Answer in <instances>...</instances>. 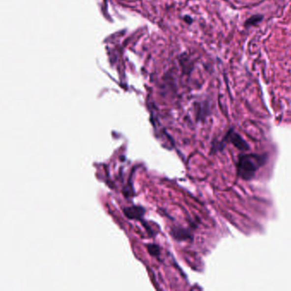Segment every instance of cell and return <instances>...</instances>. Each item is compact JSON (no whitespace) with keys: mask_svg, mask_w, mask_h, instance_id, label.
<instances>
[{"mask_svg":"<svg viewBox=\"0 0 291 291\" xmlns=\"http://www.w3.org/2000/svg\"><path fill=\"white\" fill-rule=\"evenodd\" d=\"M262 19H263V16H262V15H254V16L249 17V19L246 21L245 23H244V26H256L258 23L262 22Z\"/></svg>","mask_w":291,"mask_h":291,"instance_id":"277c9868","label":"cell"},{"mask_svg":"<svg viewBox=\"0 0 291 291\" xmlns=\"http://www.w3.org/2000/svg\"><path fill=\"white\" fill-rule=\"evenodd\" d=\"M124 212H125L126 216L130 219H136V218H139V216L143 215L144 209L141 207H128V208H126Z\"/></svg>","mask_w":291,"mask_h":291,"instance_id":"3957f363","label":"cell"},{"mask_svg":"<svg viewBox=\"0 0 291 291\" xmlns=\"http://www.w3.org/2000/svg\"><path fill=\"white\" fill-rule=\"evenodd\" d=\"M265 156L262 155H243L237 163V174L241 178L249 180L256 175L262 166L265 163Z\"/></svg>","mask_w":291,"mask_h":291,"instance_id":"6da1fadb","label":"cell"},{"mask_svg":"<svg viewBox=\"0 0 291 291\" xmlns=\"http://www.w3.org/2000/svg\"><path fill=\"white\" fill-rule=\"evenodd\" d=\"M230 138L231 142H233V145L236 146L238 149H248L247 144L243 141V139L239 135H237L236 133H232L230 134Z\"/></svg>","mask_w":291,"mask_h":291,"instance_id":"7a4b0ae2","label":"cell"}]
</instances>
